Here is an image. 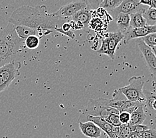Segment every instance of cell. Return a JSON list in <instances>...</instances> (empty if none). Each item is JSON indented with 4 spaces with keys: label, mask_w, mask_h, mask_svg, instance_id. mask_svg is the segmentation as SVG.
I'll return each mask as SVG.
<instances>
[{
    "label": "cell",
    "mask_w": 156,
    "mask_h": 138,
    "mask_svg": "<svg viewBox=\"0 0 156 138\" xmlns=\"http://www.w3.org/2000/svg\"><path fill=\"white\" fill-rule=\"evenodd\" d=\"M92 13L89 8L84 9L79 11L75 15L69 18V23L71 26V29H84L89 30V23L91 19Z\"/></svg>",
    "instance_id": "7"
},
{
    "label": "cell",
    "mask_w": 156,
    "mask_h": 138,
    "mask_svg": "<svg viewBox=\"0 0 156 138\" xmlns=\"http://www.w3.org/2000/svg\"><path fill=\"white\" fill-rule=\"evenodd\" d=\"M141 138H156V132L154 129H147L141 134Z\"/></svg>",
    "instance_id": "28"
},
{
    "label": "cell",
    "mask_w": 156,
    "mask_h": 138,
    "mask_svg": "<svg viewBox=\"0 0 156 138\" xmlns=\"http://www.w3.org/2000/svg\"><path fill=\"white\" fill-rule=\"evenodd\" d=\"M128 138H141V134L136 132H131Z\"/></svg>",
    "instance_id": "29"
},
{
    "label": "cell",
    "mask_w": 156,
    "mask_h": 138,
    "mask_svg": "<svg viewBox=\"0 0 156 138\" xmlns=\"http://www.w3.org/2000/svg\"><path fill=\"white\" fill-rule=\"evenodd\" d=\"M146 6L140 4L139 0H124L122 1L121 4L117 8L112 10L109 13L115 19L118 14L131 15L143 9Z\"/></svg>",
    "instance_id": "8"
},
{
    "label": "cell",
    "mask_w": 156,
    "mask_h": 138,
    "mask_svg": "<svg viewBox=\"0 0 156 138\" xmlns=\"http://www.w3.org/2000/svg\"><path fill=\"white\" fill-rule=\"evenodd\" d=\"M144 104L137 106L130 114V120L129 125H142L146 119V114L145 113Z\"/></svg>",
    "instance_id": "14"
},
{
    "label": "cell",
    "mask_w": 156,
    "mask_h": 138,
    "mask_svg": "<svg viewBox=\"0 0 156 138\" xmlns=\"http://www.w3.org/2000/svg\"><path fill=\"white\" fill-rule=\"evenodd\" d=\"M55 31L61 33V34L69 37V38L74 39L75 38V34L71 30V26L69 24V22L63 23L61 27L55 29Z\"/></svg>",
    "instance_id": "21"
},
{
    "label": "cell",
    "mask_w": 156,
    "mask_h": 138,
    "mask_svg": "<svg viewBox=\"0 0 156 138\" xmlns=\"http://www.w3.org/2000/svg\"><path fill=\"white\" fill-rule=\"evenodd\" d=\"M25 47V41L17 36L15 26L8 23L0 31V67L16 61Z\"/></svg>",
    "instance_id": "2"
},
{
    "label": "cell",
    "mask_w": 156,
    "mask_h": 138,
    "mask_svg": "<svg viewBox=\"0 0 156 138\" xmlns=\"http://www.w3.org/2000/svg\"><path fill=\"white\" fill-rule=\"evenodd\" d=\"M124 38V35L118 31L109 33L108 34V36L106 37L108 49V56L112 60H114L115 58V53H116V49L118 45Z\"/></svg>",
    "instance_id": "12"
},
{
    "label": "cell",
    "mask_w": 156,
    "mask_h": 138,
    "mask_svg": "<svg viewBox=\"0 0 156 138\" xmlns=\"http://www.w3.org/2000/svg\"><path fill=\"white\" fill-rule=\"evenodd\" d=\"M122 2V0H105L100 2L99 7L103 8L110 12L111 11L117 8Z\"/></svg>",
    "instance_id": "19"
},
{
    "label": "cell",
    "mask_w": 156,
    "mask_h": 138,
    "mask_svg": "<svg viewBox=\"0 0 156 138\" xmlns=\"http://www.w3.org/2000/svg\"><path fill=\"white\" fill-rule=\"evenodd\" d=\"M97 53L100 55H106L108 54V43H107V39L106 37L102 39L101 47L97 51Z\"/></svg>",
    "instance_id": "27"
},
{
    "label": "cell",
    "mask_w": 156,
    "mask_h": 138,
    "mask_svg": "<svg viewBox=\"0 0 156 138\" xmlns=\"http://www.w3.org/2000/svg\"><path fill=\"white\" fill-rule=\"evenodd\" d=\"M15 29H16V32L17 36L22 40L25 41L27 37L30 36H37V33L35 30L28 27H26V26H15Z\"/></svg>",
    "instance_id": "17"
},
{
    "label": "cell",
    "mask_w": 156,
    "mask_h": 138,
    "mask_svg": "<svg viewBox=\"0 0 156 138\" xmlns=\"http://www.w3.org/2000/svg\"><path fill=\"white\" fill-rule=\"evenodd\" d=\"M82 133L89 138H100L102 136V130L91 122H79Z\"/></svg>",
    "instance_id": "13"
},
{
    "label": "cell",
    "mask_w": 156,
    "mask_h": 138,
    "mask_svg": "<svg viewBox=\"0 0 156 138\" xmlns=\"http://www.w3.org/2000/svg\"><path fill=\"white\" fill-rule=\"evenodd\" d=\"M144 80L141 76H133L129 79V84L118 89L126 100L132 102H141L144 104L143 94Z\"/></svg>",
    "instance_id": "3"
},
{
    "label": "cell",
    "mask_w": 156,
    "mask_h": 138,
    "mask_svg": "<svg viewBox=\"0 0 156 138\" xmlns=\"http://www.w3.org/2000/svg\"><path fill=\"white\" fill-rule=\"evenodd\" d=\"M19 74L14 62L0 67V93L5 91Z\"/></svg>",
    "instance_id": "5"
},
{
    "label": "cell",
    "mask_w": 156,
    "mask_h": 138,
    "mask_svg": "<svg viewBox=\"0 0 156 138\" xmlns=\"http://www.w3.org/2000/svg\"><path fill=\"white\" fill-rule=\"evenodd\" d=\"M66 138H70V137L69 135H66Z\"/></svg>",
    "instance_id": "30"
},
{
    "label": "cell",
    "mask_w": 156,
    "mask_h": 138,
    "mask_svg": "<svg viewBox=\"0 0 156 138\" xmlns=\"http://www.w3.org/2000/svg\"><path fill=\"white\" fill-rule=\"evenodd\" d=\"M129 129L131 132H136L139 134H142L144 131L149 129V127L146 125H135V126H129Z\"/></svg>",
    "instance_id": "26"
},
{
    "label": "cell",
    "mask_w": 156,
    "mask_h": 138,
    "mask_svg": "<svg viewBox=\"0 0 156 138\" xmlns=\"http://www.w3.org/2000/svg\"><path fill=\"white\" fill-rule=\"evenodd\" d=\"M119 114H110L107 118H105V120L114 127H120L121 123L119 119Z\"/></svg>",
    "instance_id": "24"
},
{
    "label": "cell",
    "mask_w": 156,
    "mask_h": 138,
    "mask_svg": "<svg viewBox=\"0 0 156 138\" xmlns=\"http://www.w3.org/2000/svg\"><path fill=\"white\" fill-rule=\"evenodd\" d=\"M69 21V19L53 16L44 5L21 6L15 10L9 19V23L14 26H26L34 29L39 38L49 35Z\"/></svg>",
    "instance_id": "1"
},
{
    "label": "cell",
    "mask_w": 156,
    "mask_h": 138,
    "mask_svg": "<svg viewBox=\"0 0 156 138\" xmlns=\"http://www.w3.org/2000/svg\"><path fill=\"white\" fill-rule=\"evenodd\" d=\"M91 122L92 123H94V124L97 126L102 131H103L106 134L108 138H110L111 135H112L113 126L108 124L104 118L101 117L91 116V115H88L84 113H82L79 117V122Z\"/></svg>",
    "instance_id": "11"
},
{
    "label": "cell",
    "mask_w": 156,
    "mask_h": 138,
    "mask_svg": "<svg viewBox=\"0 0 156 138\" xmlns=\"http://www.w3.org/2000/svg\"><path fill=\"white\" fill-rule=\"evenodd\" d=\"M100 138H108V136H107V137L105 136V137H100Z\"/></svg>",
    "instance_id": "31"
},
{
    "label": "cell",
    "mask_w": 156,
    "mask_h": 138,
    "mask_svg": "<svg viewBox=\"0 0 156 138\" xmlns=\"http://www.w3.org/2000/svg\"><path fill=\"white\" fill-rule=\"evenodd\" d=\"M119 119L122 125H129L130 120V114L128 111H121L119 113Z\"/></svg>",
    "instance_id": "25"
},
{
    "label": "cell",
    "mask_w": 156,
    "mask_h": 138,
    "mask_svg": "<svg viewBox=\"0 0 156 138\" xmlns=\"http://www.w3.org/2000/svg\"><path fill=\"white\" fill-rule=\"evenodd\" d=\"M87 7V1L73 2L62 6L56 12L51 13V15L55 17L69 19L79 11L86 9Z\"/></svg>",
    "instance_id": "6"
},
{
    "label": "cell",
    "mask_w": 156,
    "mask_h": 138,
    "mask_svg": "<svg viewBox=\"0 0 156 138\" xmlns=\"http://www.w3.org/2000/svg\"><path fill=\"white\" fill-rule=\"evenodd\" d=\"M156 32V25H146L140 28L129 27L124 35V42L127 44L129 41L134 39H140L151 33Z\"/></svg>",
    "instance_id": "10"
},
{
    "label": "cell",
    "mask_w": 156,
    "mask_h": 138,
    "mask_svg": "<svg viewBox=\"0 0 156 138\" xmlns=\"http://www.w3.org/2000/svg\"><path fill=\"white\" fill-rule=\"evenodd\" d=\"M146 25H156V9L147 8L143 13Z\"/></svg>",
    "instance_id": "20"
},
{
    "label": "cell",
    "mask_w": 156,
    "mask_h": 138,
    "mask_svg": "<svg viewBox=\"0 0 156 138\" xmlns=\"http://www.w3.org/2000/svg\"><path fill=\"white\" fill-rule=\"evenodd\" d=\"M143 94L145 98L144 105H146L150 109L155 111L156 97L155 93L147 90H143Z\"/></svg>",
    "instance_id": "18"
},
{
    "label": "cell",
    "mask_w": 156,
    "mask_h": 138,
    "mask_svg": "<svg viewBox=\"0 0 156 138\" xmlns=\"http://www.w3.org/2000/svg\"><path fill=\"white\" fill-rule=\"evenodd\" d=\"M147 8V7H145L143 9L137 11V12L129 15V17H130L129 26L130 27L140 28L146 25V21L143 17V13Z\"/></svg>",
    "instance_id": "15"
},
{
    "label": "cell",
    "mask_w": 156,
    "mask_h": 138,
    "mask_svg": "<svg viewBox=\"0 0 156 138\" xmlns=\"http://www.w3.org/2000/svg\"><path fill=\"white\" fill-rule=\"evenodd\" d=\"M83 113L88 115H91V116L101 117L105 119L110 114H119L120 112L113 108L102 105L98 102L97 99H90L88 102L86 109L83 111Z\"/></svg>",
    "instance_id": "4"
},
{
    "label": "cell",
    "mask_w": 156,
    "mask_h": 138,
    "mask_svg": "<svg viewBox=\"0 0 156 138\" xmlns=\"http://www.w3.org/2000/svg\"><path fill=\"white\" fill-rule=\"evenodd\" d=\"M116 21L118 32L121 33L124 36L128 32L129 27V21H130V17L128 14H118L114 19Z\"/></svg>",
    "instance_id": "16"
},
{
    "label": "cell",
    "mask_w": 156,
    "mask_h": 138,
    "mask_svg": "<svg viewBox=\"0 0 156 138\" xmlns=\"http://www.w3.org/2000/svg\"><path fill=\"white\" fill-rule=\"evenodd\" d=\"M40 39L37 36L33 35L25 40V45L29 49H35L39 46Z\"/></svg>",
    "instance_id": "23"
},
{
    "label": "cell",
    "mask_w": 156,
    "mask_h": 138,
    "mask_svg": "<svg viewBox=\"0 0 156 138\" xmlns=\"http://www.w3.org/2000/svg\"><path fill=\"white\" fill-rule=\"evenodd\" d=\"M136 43L140 51L142 53L143 57L146 62L147 66L149 69L151 73L155 75L156 72V57L155 53L152 51L151 48L147 46L141 39H137Z\"/></svg>",
    "instance_id": "9"
},
{
    "label": "cell",
    "mask_w": 156,
    "mask_h": 138,
    "mask_svg": "<svg viewBox=\"0 0 156 138\" xmlns=\"http://www.w3.org/2000/svg\"><path fill=\"white\" fill-rule=\"evenodd\" d=\"M143 41V42L146 44L147 46L151 48L155 53V47H156V33H151V34L145 36L142 38H140Z\"/></svg>",
    "instance_id": "22"
}]
</instances>
